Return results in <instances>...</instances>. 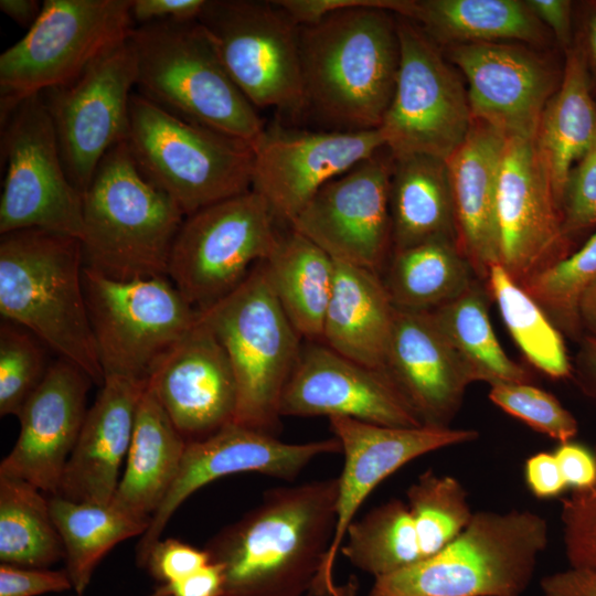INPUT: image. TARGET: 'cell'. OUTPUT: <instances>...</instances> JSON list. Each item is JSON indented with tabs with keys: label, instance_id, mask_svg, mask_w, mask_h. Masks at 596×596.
I'll list each match as a JSON object with an SVG mask.
<instances>
[{
	"label": "cell",
	"instance_id": "obj_36",
	"mask_svg": "<svg viewBox=\"0 0 596 596\" xmlns=\"http://www.w3.org/2000/svg\"><path fill=\"white\" fill-rule=\"evenodd\" d=\"M428 312L475 382L531 383L530 372L500 345L488 316L485 291L477 281L459 297Z\"/></svg>",
	"mask_w": 596,
	"mask_h": 596
},
{
	"label": "cell",
	"instance_id": "obj_18",
	"mask_svg": "<svg viewBox=\"0 0 596 596\" xmlns=\"http://www.w3.org/2000/svg\"><path fill=\"white\" fill-rule=\"evenodd\" d=\"M339 451L341 445L336 437L290 444L234 422L206 438L188 443L173 483L139 538L137 566L143 567L178 508L205 485L240 472L294 481L315 458Z\"/></svg>",
	"mask_w": 596,
	"mask_h": 596
},
{
	"label": "cell",
	"instance_id": "obj_22",
	"mask_svg": "<svg viewBox=\"0 0 596 596\" xmlns=\"http://www.w3.org/2000/svg\"><path fill=\"white\" fill-rule=\"evenodd\" d=\"M450 61L468 83L472 120L504 137L534 139L541 115L556 91L555 77L532 52L503 42L449 46Z\"/></svg>",
	"mask_w": 596,
	"mask_h": 596
},
{
	"label": "cell",
	"instance_id": "obj_37",
	"mask_svg": "<svg viewBox=\"0 0 596 596\" xmlns=\"http://www.w3.org/2000/svg\"><path fill=\"white\" fill-rule=\"evenodd\" d=\"M64 560L49 494L22 479L0 476V562L50 568Z\"/></svg>",
	"mask_w": 596,
	"mask_h": 596
},
{
	"label": "cell",
	"instance_id": "obj_56",
	"mask_svg": "<svg viewBox=\"0 0 596 596\" xmlns=\"http://www.w3.org/2000/svg\"><path fill=\"white\" fill-rule=\"evenodd\" d=\"M582 328L596 338V280L586 289L578 307Z\"/></svg>",
	"mask_w": 596,
	"mask_h": 596
},
{
	"label": "cell",
	"instance_id": "obj_29",
	"mask_svg": "<svg viewBox=\"0 0 596 596\" xmlns=\"http://www.w3.org/2000/svg\"><path fill=\"white\" fill-rule=\"evenodd\" d=\"M187 444L147 383L110 504L149 525L177 477Z\"/></svg>",
	"mask_w": 596,
	"mask_h": 596
},
{
	"label": "cell",
	"instance_id": "obj_30",
	"mask_svg": "<svg viewBox=\"0 0 596 596\" xmlns=\"http://www.w3.org/2000/svg\"><path fill=\"white\" fill-rule=\"evenodd\" d=\"M596 138V105L590 94L588 66L582 49L571 47L562 81L539 121L534 143L561 210L573 167Z\"/></svg>",
	"mask_w": 596,
	"mask_h": 596
},
{
	"label": "cell",
	"instance_id": "obj_17",
	"mask_svg": "<svg viewBox=\"0 0 596 596\" xmlns=\"http://www.w3.org/2000/svg\"><path fill=\"white\" fill-rule=\"evenodd\" d=\"M384 146L380 128L311 131L276 121L252 143V190L266 200L277 221L289 225L324 184Z\"/></svg>",
	"mask_w": 596,
	"mask_h": 596
},
{
	"label": "cell",
	"instance_id": "obj_8",
	"mask_svg": "<svg viewBox=\"0 0 596 596\" xmlns=\"http://www.w3.org/2000/svg\"><path fill=\"white\" fill-rule=\"evenodd\" d=\"M199 313L223 345L235 374L238 404L234 423L275 436L281 395L302 338L283 310L264 262L232 292Z\"/></svg>",
	"mask_w": 596,
	"mask_h": 596
},
{
	"label": "cell",
	"instance_id": "obj_26",
	"mask_svg": "<svg viewBox=\"0 0 596 596\" xmlns=\"http://www.w3.org/2000/svg\"><path fill=\"white\" fill-rule=\"evenodd\" d=\"M146 387L145 382L105 376L87 409L56 496L77 502L110 503Z\"/></svg>",
	"mask_w": 596,
	"mask_h": 596
},
{
	"label": "cell",
	"instance_id": "obj_2",
	"mask_svg": "<svg viewBox=\"0 0 596 596\" xmlns=\"http://www.w3.org/2000/svg\"><path fill=\"white\" fill-rule=\"evenodd\" d=\"M304 115L333 131L379 129L400 68L396 14L374 7L299 25Z\"/></svg>",
	"mask_w": 596,
	"mask_h": 596
},
{
	"label": "cell",
	"instance_id": "obj_15",
	"mask_svg": "<svg viewBox=\"0 0 596 596\" xmlns=\"http://www.w3.org/2000/svg\"><path fill=\"white\" fill-rule=\"evenodd\" d=\"M136 84L137 61L128 38L74 81L41 93L67 177L82 193L106 153L126 139Z\"/></svg>",
	"mask_w": 596,
	"mask_h": 596
},
{
	"label": "cell",
	"instance_id": "obj_20",
	"mask_svg": "<svg viewBox=\"0 0 596 596\" xmlns=\"http://www.w3.org/2000/svg\"><path fill=\"white\" fill-rule=\"evenodd\" d=\"M497 219L500 265L522 284L567 256V236L534 139L505 137Z\"/></svg>",
	"mask_w": 596,
	"mask_h": 596
},
{
	"label": "cell",
	"instance_id": "obj_46",
	"mask_svg": "<svg viewBox=\"0 0 596 596\" xmlns=\"http://www.w3.org/2000/svg\"><path fill=\"white\" fill-rule=\"evenodd\" d=\"M211 563L205 549L177 539H160L150 549L143 568L159 584L185 578Z\"/></svg>",
	"mask_w": 596,
	"mask_h": 596
},
{
	"label": "cell",
	"instance_id": "obj_32",
	"mask_svg": "<svg viewBox=\"0 0 596 596\" xmlns=\"http://www.w3.org/2000/svg\"><path fill=\"white\" fill-rule=\"evenodd\" d=\"M396 15L416 23L435 43L450 46L545 39L540 20L519 0H401Z\"/></svg>",
	"mask_w": 596,
	"mask_h": 596
},
{
	"label": "cell",
	"instance_id": "obj_54",
	"mask_svg": "<svg viewBox=\"0 0 596 596\" xmlns=\"http://www.w3.org/2000/svg\"><path fill=\"white\" fill-rule=\"evenodd\" d=\"M541 23L553 31L561 44L567 47L572 35V3L567 0L525 1Z\"/></svg>",
	"mask_w": 596,
	"mask_h": 596
},
{
	"label": "cell",
	"instance_id": "obj_52",
	"mask_svg": "<svg viewBox=\"0 0 596 596\" xmlns=\"http://www.w3.org/2000/svg\"><path fill=\"white\" fill-rule=\"evenodd\" d=\"M222 567L211 562L185 578L158 584L149 596H222Z\"/></svg>",
	"mask_w": 596,
	"mask_h": 596
},
{
	"label": "cell",
	"instance_id": "obj_5",
	"mask_svg": "<svg viewBox=\"0 0 596 596\" xmlns=\"http://www.w3.org/2000/svg\"><path fill=\"white\" fill-rule=\"evenodd\" d=\"M547 545V520L536 512H475L439 552L375 578L369 596H521Z\"/></svg>",
	"mask_w": 596,
	"mask_h": 596
},
{
	"label": "cell",
	"instance_id": "obj_7",
	"mask_svg": "<svg viewBox=\"0 0 596 596\" xmlns=\"http://www.w3.org/2000/svg\"><path fill=\"white\" fill-rule=\"evenodd\" d=\"M125 142L143 177L185 216L252 190V143L131 95Z\"/></svg>",
	"mask_w": 596,
	"mask_h": 596
},
{
	"label": "cell",
	"instance_id": "obj_25",
	"mask_svg": "<svg viewBox=\"0 0 596 596\" xmlns=\"http://www.w3.org/2000/svg\"><path fill=\"white\" fill-rule=\"evenodd\" d=\"M385 370L424 426L449 427L470 371L428 311L396 308Z\"/></svg>",
	"mask_w": 596,
	"mask_h": 596
},
{
	"label": "cell",
	"instance_id": "obj_16",
	"mask_svg": "<svg viewBox=\"0 0 596 596\" xmlns=\"http://www.w3.org/2000/svg\"><path fill=\"white\" fill-rule=\"evenodd\" d=\"M393 156L384 146L324 184L288 225L333 260L381 275L390 247Z\"/></svg>",
	"mask_w": 596,
	"mask_h": 596
},
{
	"label": "cell",
	"instance_id": "obj_42",
	"mask_svg": "<svg viewBox=\"0 0 596 596\" xmlns=\"http://www.w3.org/2000/svg\"><path fill=\"white\" fill-rule=\"evenodd\" d=\"M42 342L23 327L0 324V415L19 417L25 403L45 377Z\"/></svg>",
	"mask_w": 596,
	"mask_h": 596
},
{
	"label": "cell",
	"instance_id": "obj_44",
	"mask_svg": "<svg viewBox=\"0 0 596 596\" xmlns=\"http://www.w3.org/2000/svg\"><path fill=\"white\" fill-rule=\"evenodd\" d=\"M561 523L571 566L596 570V482L562 499Z\"/></svg>",
	"mask_w": 596,
	"mask_h": 596
},
{
	"label": "cell",
	"instance_id": "obj_27",
	"mask_svg": "<svg viewBox=\"0 0 596 596\" xmlns=\"http://www.w3.org/2000/svg\"><path fill=\"white\" fill-rule=\"evenodd\" d=\"M504 140L493 127L472 120L466 139L446 160L456 243L480 280L500 264L497 198Z\"/></svg>",
	"mask_w": 596,
	"mask_h": 596
},
{
	"label": "cell",
	"instance_id": "obj_47",
	"mask_svg": "<svg viewBox=\"0 0 596 596\" xmlns=\"http://www.w3.org/2000/svg\"><path fill=\"white\" fill-rule=\"evenodd\" d=\"M73 589L65 571L0 564V596H39Z\"/></svg>",
	"mask_w": 596,
	"mask_h": 596
},
{
	"label": "cell",
	"instance_id": "obj_55",
	"mask_svg": "<svg viewBox=\"0 0 596 596\" xmlns=\"http://www.w3.org/2000/svg\"><path fill=\"white\" fill-rule=\"evenodd\" d=\"M43 3L38 0H1L0 9L22 28L30 29L38 20Z\"/></svg>",
	"mask_w": 596,
	"mask_h": 596
},
{
	"label": "cell",
	"instance_id": "obj_19",
	"mask_svg": "<svg viewBox=\"0 0 596 596\" xmlns=\"http://www.w3.org/2000/svg\"><path fill=\"white\" fill-rule=\"evenodd\" d=\"M329 423L340 441L344 465L338 477L334 534L312 594L340 596L333 579L334 563L347 530L364 500L407 462L435 450L475 441L479 433L451 427H391L340 416L330 417Z\"/></svg>",
	"mask_w": 596,
	"mask_h": 596
},
{
	"label": "cell",
	"instance_id": "obj_45",
	"mask_svg": "<svg viewBox=\"0 0 596 596\" xmlns=\"http://www.w3.org/2000/svg\"><path fill=\"white\" fill-rule=\"evenodd\" d=\"M561 214L567 237L596 224V138L570 172Z\"/></svg>",
	"mask_w": 596,
	"mask_h": 596
},
{
	"label": "cell",
	"instance_id": "obj_14",
	"mask_svg": "<svg viewBox=\"0 0 596 596\" xmlns=\"http://www.w3.org/2000/svg\"><path fill=\"white\" fill-rule=\"evenodd\" d=\"M400 68L380 130L393 158L428 155L447 160L471 124L467 89L437 44L413 21L396 15Z\"/></svg>",
	"mask_w": 596,
	"mask_h": 596
},
{
	"label": "cell",
	"instance_id": "obj_35",
	"mask_svg": "<svg viewBox=\"0 0 596 596\" xmlns=\"http://www.w3.org/2000/svg\"><path fill=\"white\" fill-rule=\"evenodd\" d=\"M53 521L64 547L65 571L73 590L84 594L103 557L118 543L141 536L148 523L109 504L77 502L49 496Z\"/></svg>",
	"mask_w": 596,
	"mask_h": 596
},
{
	"label": "cell",
	"instance_id": "obj_51",
	"mask_svg": "<svg viewBox=\"0 0 596 596\" xmlns=\"http://www.w3.org/2000/svg\"><path fill=\"white\" fill-rule=\"evenodd\" d=\"M524 476L528 488L538 498L556 497L567 488L553 453L530 456L525 461Z\"/></svg>",
	"mask_w": 596,
	"mask_h": 596
},
{
	"label": "cell",
	"instance_id": "obj_1",
	"mask_svg": "<svg viewBox=\"0 0 596 596\" xmlns=\"http://www.w3.org/2000/svg\"><path fill=\"white\" fill-rule=\"evenodd\" d=\"M339 479L270 489L205 545L223 571L222 596L312 593L337 521Z\"/></svg>",
	"mask_w": 596,
	"mask_h": 596
},
{
	"label": "cell",
	"instance_id": "obj_6",
	"mask_svg": "<svg viewBox=\"0 0 596 596\" xmlns=\"http://www.w3.org/2000/svg\"><path fill=\"white\" fill-rule=\"evenodd\" d=\"M129 41L138 94L180 118L249 143L264 131L258 109L233 82L198 20L136 25Z\"/></svg>",
	"mask_w": 596,
	"mask_h": 596
},
{
	"label": "cell",
	"instance_id": "obj_10",
	"mask_svg": "<svg viewBox=\"0 0 596 596\" xmlns=\"http://www.w3.org/2000/svg\"><path fill=\"white\" fill-rule=\"evenodd\" d=\"M131 0H44L35 23L0 55V120L23 99L65 85L135 28Z\"/></svg>",
	"mask_w": 596,
	"mask_h": 596
},
{
	"label": "cell",
	"instance_id": "obj_39",
	"mask_svg": "<svg viewBox=\"0 0 596 596\" xmlns=\"http://www.w3.org/2000/svg\"><path fill=\"white\" fill-rule=\"evenodd\" d=\"M488 291L502 320L529 362L552 379L571 375L563 338L541 306L500 265L490 267Z\"/></svg>",
	"mask_w": 596,
	"mask_h": 596
},
{
	"label": "cell",
	"instance_id": "obj_60",
	"mask_svg": "<svg viewBox=\"0 0 596 596\" xmlns=\"http://www.w3.org/2000/svg\"><path fill=\"white\" fill-rule=\"evenodd\" d=\"M543 596H545V595H543Z\"/></svg>",
	"mask_w": 596,
	"mask_h": 596
},
{
	"label": "cell",
	"instance_id": "obj_38",
	"mask_svg": "<svg viewBox=\"0 0 596 596\" xmlns=\"http://www.w3.org/2000/svg\"><path fill=\"white\" fill-rule=\"evenodd\" d=\"M340 553L375 578L423 560L407 503L391 499L349 525Z\"/></svg>",
	"mask_w": 596,
	"mask_h": 596
},
{
	"label": "cell",
	"instance_id": "obj_50",
	"mask_svg": "<svg viewBox=\"0 0 596 596\" xmlns=\"http://www.w3.org/2000/svg\"><path fill=\"white\" fill-rule=\"evenodd\" d=\"M567 487L585 489L596 482V456L586 447L573 443H562L553 453Z\"/></svg>",
	"mask_w": 596,
	"mask_h": 596
},
{
	"label": "cell",
	"instance_id": "obj_12",
	"mask_svg": "<svg viewBox=\"0 0 596 596\" xmlns=\"http://www.w3.org/2000/svg\"><path fill=\"white\" fill-rule=\"evenodd\" d=\"M276 222L253 190L185 216L171 249L169 279L195 309H207L269 257L280 234Z\"/></svg>",
	"mask_w": 596,
	"mask_h": 596
},
{
	"label": "cell",
	"instance_id": "obj_49",
	"mask_svg": "<svg viewBox=\"0 0 596 596\" xmlns=\"http://www.w3.org/2000/svg\"><path fill=\"white\" fill-rule=\"evenodd\" d=\"M205 0H131L130 15L135 26L159 21L198 20Z\"/></svg>",
	"mask_w": 596,
	"mask_h": 596
},
{
	"label": "cell",
	"instance_id": "obj_43",
	"mask_svg": "<svg viewBox=\"0 0 596 596\" xmlns=\"http://www.w3.org/2000/svg\"><path fill=\"white\" fill-rule=\"evenodd\" d=\"M489 398L507 414L557 441H572L577 421L552 394L524 382L490 385Z\"/></svg>",
	"mask_w": 596,
	"mask_h": 596
},
{
	"label": "cell",
	"instance_id": "obj_11",
	"mask_svg": "<svg viewBox=\"0 0 596 596\" xmlns=\"http://www.w3.org/2000/svg\"><path fill=\"white\" fill-rule=\"evenodd\" d=\"M198 21L257 109L304 115L299 25L276 0H205Z\"/></svg>",
	"mask_w": 596,
	"mask_h": 596
},
{
	"label": "cell",
	"instance_id": "obj_23",
	"mask_svg": "<svg viewBox=\"0 0 596 596\" xmlns=\"http://www.w3.org/2000/svg\"><path fill=\"white\" fill-rule=\"evenodd\" d=\"M148 386L187 443L235 421L238 390L228 356L201 320L153 370Z\"/></svg>",
	"mask_w": 596,
	"mask_h": 596
},
{
	"label": "cell",
	"instance_id": "obj_31",
	"mask_svg": "<svg viewBox=\"0 0 596 596\" xmlns=\"http://www.w3.org/2000/svg\"><path fill=\"white\" fill-rule=\"evenodd\" d=\"M392 249L436 240H456L446 160L428 155L393 158L390 185Z\"/></svg>",
	"mask_w": 596,
	"mask_h": 596
},
{
	"label": "cell",
	"instance_id": "obj_24",
	"mask_svg": "<svg viewBox=\"0 0 596 596\" xmlns=\"http://www.w3.org/2000/svg\"><path fill=\"white\" fill-rule=\"evenodd\" d=\"M92 379L58 358L19 415L15 444L0 464V476L22 479L56 494L87 413Z\"/></svg>",
	"mask_w": 596,
	"mask_h": 596
},
{
	"label": "cell",
	"instance_id": "obj_9",
	"mask_svg": "<svg viewBox=\"0 0 596 596\" xmlns=\"http://www.w3.org/2000/svg\"><path fill=\"white\" fill-rule=\"evenodd\" d=\"M83 288L105 376L148 383L199 310L168 276L118 280L84 266Z\"/></svg>",
	"mask_w": 596,
	"mask_h": 596
},
{
	"label": "cell",
	"instance_id": "obj_28",
	"mask_svg": "<svg viewBox=\"0 0 596 596\" xmlns=\"http://www.w3.org/2000/svg\"><path fill=\"white\" fill-rule=\"evenodd\" d=\"M395 312L380 274L336 262L322 343L358 363L386 372Z\"/></svg>",
	"mask_w": 596,
	"mask_h": 596
},
{
	"label": "cell",
	"instance_id": "obj_4",
	"mask_svg": "<svg viewBox=\"0 0 596 596\" xmlns=\"http://www.w3.org/2000/svg\"><path fill=\"white\" fill-rule=\"evenodd\" d=\"M184 217L143 177L121 141L103 158L83 193L84 266L118 280L168 276Z\"/></svg>",
	"mask_w": 596,
	"mask_h": 596
},
{
	"label": "cell",
	"instance_id": "obj_58",
	"mask_svg": "<svg viewBox=\"0 0 596 596\" xmlns=\"http://www.w3.org/2000/svg\"><path fill=\"white\" fill-rule=\"evenodd\" d=\"M582 358L587 373L596 385V338L590 336L584 338Z\"/></svg>",
	"mask_w": 596,
	"mask_h": 596
},
{
	"label": "cell",
	"instance_id": "obj_40",
	"mask_svg": "<svg viewBox=\"0 0 596 596\" xmlns=\"http://www.w3.org/2000/svg\"><path fill=\"white\" fill-rule=\"evenodd\" d=\"M423 560L451 542L470 522L468 492L449 475L427 469L406 491Z\"/></svg>",
	"mask_w": 596,
	"mask_h": 596
},
{
	"label": "cell",
	"instance_id": "obj_41",
	"mask_svg": "<svg viewBox=\"0 0 596 596\" xmlns=\"http://www.w3.org/2000/svg\"><path fill=\"white\" fill-rule=\"evenodd\" d=\"M595 280L596 232L578 251L531 276L521 286L557 328L577 337L583 329L579 301Z\"/></svg>",
	"mask_w": 596,
	"mask_h": 596
},
{
	"label": "cell",
	"instance_id": "obj_57",
	"mask_svg": "<svg viewBox=\"0 0 596 596\" xmlns=\"http://www.w3.org/2000/svg\"><path fill=\"white\" fill-rule=\"evenodd\" d=\"M585 42L586 51L583 52L587 66L590 65L596 74V7L588 12L585 20Z\"/></svg>",
	"mask_w": 596,
	"mask_h": 596
},
{
	"label": "cell",
	"instance_id": "obj_13",
	"mask_svg": "<svg viewBox=\"0 0 596 596\" xmlns=\"http://www.w3.org/2000/svg\"><path fill=\"white\" fill-rule=\"evenodd\" d=\"M0 123V234L42 228L79 240L83 193L67 177L41 94L23 99Z\"/></svg>",
	"mask_w": 596,
	"mask_h": 596
},
{
	"label": "cell",
	"instance_id": "obj_21",
	"mask_svg": "<svg viewBox=\"0 0 596 596\" xmlns=\"http://www.w3.org/2000/svg\"><path fill=\"white\" fill-rule=\"evenodd\" d=\"M279 412L281 417L340 416L391 427L424 426L387 372L322 342L302 344Z\"/></svg>",
	"mask_w": 596,
	"mask_h": 596
},
{
	"label": "cell",
	"instance_id": "obj_59",
	"mask_svg": "<svg viewBox=\"0 0 596 596\" xmlns=\"http://www.w3.org/2000/svg\"><path fill=\"white\" fill-rule=\"evenodd\" d=\"M68 596H84V594H73V595H68Z\"/></svg>",
	"mask_w": 596,
	"mask_h": 596
},
{
	"label": "cell",
	"instance_id": "obj_48",
	"mask_svg": "<svg viewBox=\"0 0 596 596\" xmlns=\"http://www.w3.org/2000/svg\"><path fill=\"white\" fill-rule=\"evenodd\" d=\"M298 25L317 22L327 14L358 7H374L395 13L398 0H276Z\"/></svg>",
	"mask_w": 596,
	"mask_h": 596
},
{
	"label": "cell",
	"instance_id": "obj_34",
	"mask_svg": "<svg viewBox=\"0 0 596 596\" xmlns=\"http://www.w3.org/2000/svg\"><path fill=\"white\" fill-rule=\"evenodd\" d=\"M473 275L456 240L436 238L393 251L381 277L395 308L432 311L464 294Z\"/></svg>",
	"mask_w": 596,
	"mask_h": 596
},
{
	"label": "cell",
	"instance_id": "obj_3",
	"mask_svg": "<svg viewBox=\"0 0 596 596\" xmlns=\"http://www.w3.org/2000/svg\"><path fill=\"white\" fill-rule=\"evenodd\" d=\"M83 268L76 237L42 228L1 234L0 313L102 386L105 374L89 322Z\"/></svg>",
	"mask_w": 596,
	"mask_h": 596
},
{
	"label": "cell",
	"instance_id": "obj_53",
	"mask_svg": "<svg viewBox=\"0 0 596 596\" xmlns=\"http://www.w3.org/2000/svg\"><path fill=\"white\" fill-rule=\"evenodd\" d=\"M545 596H596V570L570 567L541 579Z\"/></svg>",
	"mask_w": 596,
	"mask_h": 596
},
{
	"label": "cell",
	"instance_id": "obj_33",
	"mask_svg": "<svg viewBox=\"0 0 596 596\" xmlns=\"http://www.w3.org/2000/svg\"><path fill=\"white\" fill-rule=\"evenodd\" d=\"M270 286L288 319L307 342H322L336 262L290 226L263 260Z\"/></svg>",
	"mask_w": 596,
	"mask_h": 596
}]
</instances>
